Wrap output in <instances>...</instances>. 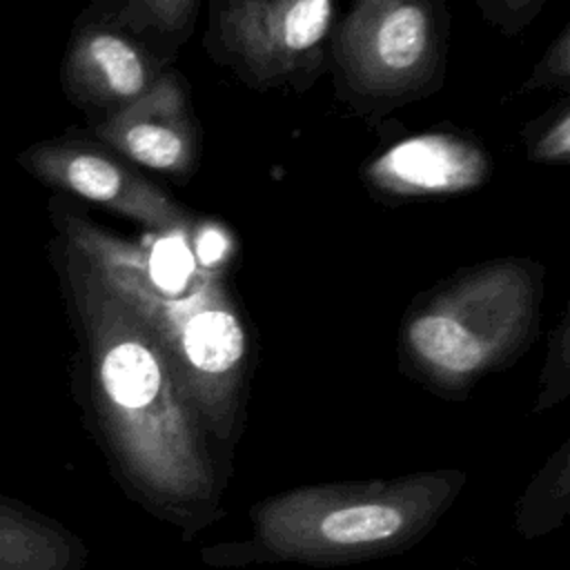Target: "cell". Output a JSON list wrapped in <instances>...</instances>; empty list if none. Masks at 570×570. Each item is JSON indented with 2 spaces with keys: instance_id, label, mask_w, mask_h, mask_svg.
Returning a JSON list of instances; mask_svg holds the SVG:
<instances>
[{
  "instance_id": "1",
  "label": "cell",
  "mask_w": 570,
  "mask_h": 570,
  "mask_svg": "<svg viewBox=\"0 0 570 570\" xmlns=\"http://www.w3.org/2000/svg\"><path fill=\"white\" fill-rule=\"evenodd\" d=\"M53 267L73 318L89 399L122 476L156 510L196 519L218 501L200 416L145 323L62 238Z\"/></svg>"
},
{
  "instance_id": "2",
  "label": "cell",
  "mask_w": 570,
  "mask_h": 570,
  "mask_svg": "<svg viewBox=\"0 0 570 570\" xmlns=\"http://www.w3.org/2000/svg\"><path fill=\"white\" fill-rule=\"evenodd\" d=\"M51 218L58 238L154 334L205 432L232 443L240 425L247 332L223 281L200 267L169 276L149 249L98 227L62 200H51Z\"/></svg>"
},
{
  "instance_id": "3",
  "label": "cell",
  "mask_w": 570,
  "mask_h": 570,
  "mask_svg": "<svg viewBox=\"0 0 570 570\" xmlns=\"http://www.w3.org/2000/svg\"><path fill=\"white\" fill-rule=\"evenodd\" d=\"M463 476L423 472L396 481L298 488L256 505V539L276 559L334 563L387 554L419 539L452 503Z\"/></svg>"
},
{
  "instance_id": "4",
  "label": "cell",
  "mask_w": 570,
  "mask_h": 570,
  "mask_svg": "<svg viewBox=\"0 0 570 570\" xmlns=\"http://www.w3.org/2000/svg\"><path fill=\"white\" fill-rule=\"evenodd\" d=\"M539 285L534 265L523 261L476 267L410 318L405 343L436 379H474L525 338L534 323Z\"/></svg>"
},
{
  "instance_id": "5",
  "label": "cell",
  "mask_w": 570,
  "mask_h": 570,
  "mask_svg": "<svg viewBox=\"0 0 570 570\" xmlns=\"http://www.w3.org/2000/svg\"><path fill=\"white\" fill-rule=\"evenodd\" d=\"M439 29L430 0H354L334 53L361 98H399L423 85L436 62Z\"/></svg>"
},
{
  "instance_id": "6",
  "label": "cell",
  "mask_w": 570,
  "mask_h": 570,
  "mask_svg": "<svg viewBox=\"0 0 570 570\" xmlns=\"http://www.w3.org/2000/svg\"><path fill=\"white\" fill-rule=\"evenodd\" d=\"M18 163L36 180L80 200L118 212L156 232H183L189 216L120 158L82 140L53 138L33 142Z\"/></svg>"
},
{
  "instance_id": "7",
  "label": "cell",
  "mask_w": 570,
  "mask_h": 570,
  "mask_svg": "<svg viewBox=\"0 0 570 570\" xmlns=\"http://www.w3.org/2000/svg\"><path fill=\"white\" fill-rule=\"evenodd\" d=\"M330 20L332 0H216L218 42L263 82L301 69Z\"/></svg>"
},
{
  "instance_id": "8",
  "label": "cell",
  "mask_w": 570,
  "mask_h": 570,
  "mask_svg": "<svg viewBox=\"0 0 570 570\" xmlns=\"http://www.w3.org/2000/svg\"><path fill=\"white\" fill-rule=\"evenodd\" d=\"M100 142L122 158L163 174H185L196 158V127L178 80L163 73L134 102L94 125Z\"/></svg>"
},
{
  "instance_id": "9",
  "label": "cell",
  "mask_w": 570,
  "mask_h": 570,
  "mask_svg": "<svg viewBox=\"0 0 570 570\" xmlns=\"http://www.w3.org/2000/svg\"><path fill=\"white\" fill-rule=\"evenodd\" d=\"M158 78L147 51L111 24H82L65 53L60 80L80 107H109V114L140 98Z\"/></svg>"
},
{
  "instance_id": "10",
  "label": "cell",
  "mask_w": 570,
  "mask_h": 570,
  "mask_svg": "<svg viewBox=\"0 0 570 570\" xmlns=\"http://www.w3.org/2000/svg\"><path fill=\"white\" fill-rule=\"evenodd\" d=\"M483 151L452 134L410 136L383 151L367 169L370 180L396 196L452 194L483 183Z\"/></svg>"
},
{
  "instance_id": "11",
  "label": "cell",
  "mask_w": 570,
  "mask_h": 570,
  "mask_svg": "<svg viewBox=\"0 0 570 570\" xmlns=\"http://www.w3.org/2000/svg\"><path fill=\"white\" fill-rule=\"evenodd\" d=\"M85 546L53 519L0 494V570H80Z\"/></svg>"
},
{
  "instance_id": "12",
  "label": "cell",
  "mask_w": 570,
  "mask_h": 570,
  "mask_svg": "<svg viewBox=\"0 0 570 570\" xmlns=\"http://www.w3.org/2000/svg\"><path fill=\"white\" fill-rule=\"evenodd\" d=\"M196 0H122L118 20L129 27L178 31L194 13Z\"/></svg>"
},
{
  "instance_id": "13",
  "label": "cell",
  "mask_w": 570,
  "mask_h": 570,
  "mask_svg": "<svg viewBox=\"0 0 570 570\" xmlns=\"http://www.w3.org/2000/svg\"><path fill=\"white\" fill-rule=\"evenodd\" d=\"M568 156H570V114L568 109H563L561 116L530 145V158L559 163V160H568Z\"/></svg>"
},
{
  "instance_id": "14",
  "label": "cell",
  "mask_w": 570,
  "mask_h": 570,
  "mask_svg": "<svg viewBox=\"0 0 570 570\" xmlns=\"http://www.w3.org/2000/svg\"><path fill=\"white\" fill-rule=\"evenodd\" d=\"M570 31L563 29L557 42L550 47L537 71L532 73L528 87H539V85H568L570 78Z\"/></svg>"
},
{
  "instance_id": "15",
  "label": "cell",
  "mask_w": 570,
  "mask_h": 570,
  "mask_svg": "<svg viewBox=\"0 0 570 570\" xmlns=\"http://www.w3.org/2000/svg\"><path fill=\"white\" fill-rule=\"evenodd\" d=\"M505 11H521V9H525L530 2H534V0H497Z\"/></svg>"
}]
</instances>
